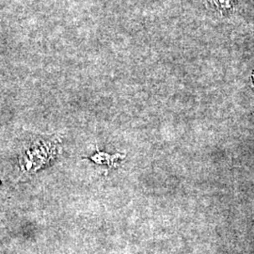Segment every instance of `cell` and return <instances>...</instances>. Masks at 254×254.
Masks as SVG:
<instances>
[{"label":"cell","mask_w":254,"mask_h":254,"mask_svg":"<svg viewBox=\"0 0 254 254\" xmlns=\"http://www.w3.org/2000/svg\"><path fill=\"white\" fill-rule=\"evenodd\" d=\"M212 8L222 14H231L237 7V0H208Z\"/></svg>","instance_id":"obj_1"}]
</instances>
